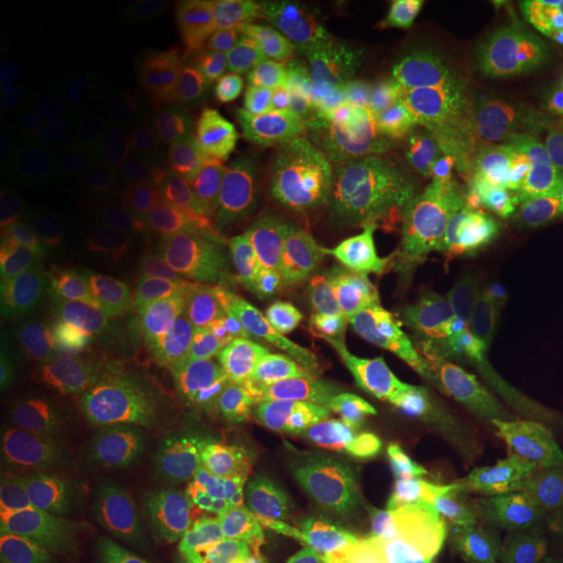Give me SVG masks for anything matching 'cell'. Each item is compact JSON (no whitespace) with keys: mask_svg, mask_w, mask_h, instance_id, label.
<instances>
[{"mask_svg":"<svg viewBox=\"0 0 563 563\" xmlns=\"http://www.w3.org/2000/svg\"><path fill=\"white\" fill-rule=\"evenodd\" d=\"M456 165L460 150L441 121L376 123L350 139L342 159L344 199L389 272L439 256Z\"/></svg>","mask_w":563,"mask_h":563,"instance_id":"cell-1","label":"cell"},{"mask_svg":"<svg viewBox=\"0 0 563 563\" xmlns=\"http://www.w3.org/2000/svg\"><path fill=\"white\" fill-rule=\"evenodd\" d=\"M13 415L19 431L47 456L108 462L144 439V384L131 373L60 355Z\"/></svg>","mask_w":563,"mask_h":563,"instance_id":"cell-2","label":"cell"},{"mask_svg":"<svg viewBox=\"0 0 563 563\" xmlns=\"http://www.w3.org/2000/svg\"><path fill=\"white\" fill-rule=\"evenodd\" d=\"M439 51L467 131L501 129L511 108L543 76L534 3L464 0L443 9Z\"/></svg>","mask_w":563,"mask_h":563,"instance_id":"cell-3","label":"cell"},{"mask_svg":"<svg viewBox=\"0 0 563 563\" xmlns=\"http://www.w3.org/2000/svg\"><path fill=\"white\" fill-rule=\"evenodd\" d=\"M483 347L517 397L563 405V295L543 274H506L488 308Z\"/></svg>","mask_w":563,"mask_h":563,"instance_id":"cell-4","label":"cell"},{"mask_svg":"<svg viewBox=\"0 0 563 563\" xmlns=\"http://www.w3.org/2000/svg\"><path fill=\"white\" fill-rule=\"evenodd\" d=\"M376 308L399 352L426 363L483 342L488 327L483 298L467 274L435 258L391 269Z\"/></svg>","mask_w":563,"mask_h":563,"instance_id":"cell-5","label":"cell"},{"mask_svg":"<svg viewBox=\"0 0 563 563\" xmlns=\"http://www.w3.org/2000/svg\"><path fill=\"white\" fill-rule=\"evenodd\" d=\"M245 196L238 183L199 178L146 201L131 214V241L188 277L220 262L241 235Z\"/></svg>","mask_w":563,"mask_h":563,"instance_id":"cell-6","label":"cell"},{"mask_svg":"<svg viewBox=\"0 0 563 563\" xmlns=\"http://www.w3.org/2000/svg\"><path fill=\"white\" fill-rule=\"evenodd\" d=\"M251 287L269 311L319 321L355 292L363 262L342 238L316 230H282L253 253Z\"/></svg>","mask_w":563,"mask_h":563,"instance_id":"cell-7","label":"cell"},{"mask_svg":"<svg viewBox=\"0 0 563 563\" xmlns=\"http://www.w3.org/2000/svg\"><path fill=\"white\" fill-rule=\"evenodd\" d=\"M561 435V407L517 397L496 433L473 454L493 501L532 545Z\"/></svg>","mask_w":563,"mask_h":563,"instance_id":"cell-8","label":"cell"},{"mask_svg":"<svg viewBox=\"0 0 563 563\" xmlns=\"http://www.w3.org/2000/svg\"><path fill=\"white\" fill-rule=\"evenodd\" d=\"M514 394L485 355L483 342L443 352L426 363L415 389L420 422L477 454L511 410Z\"/></svg>","mask_w":563,"mask_h":563,"instance_id":"cell-9","label":"cell"},{"mask_svg":"<svg viewBox=\"0 0 563 563\" xmlns=\"http://www.w3.org/2000/svg\"><path fill=\"white\" fill-rule=\"evenodd\" d=\"M327 382V334L319 323L295 313H266L241 384L251 402L295 426Z\"/></svg>","mask_w":563,"mask_h":563,"instance_id":"cell-10","label":"cell"},{"mask_svg":"<svg viewBox=\"0 0 563 563\" xmlns=\"http://www.w3.org/2000/svg\"><path fill=\"white\" fill-rule=\"evenodd\" d=\"M399 410L389 399L327 386L292 426L295 443L319 460H376L397 470L422 431Z\"/></svg>","mask_w":563,"mask_h":563,"instance_id":"cell-11","label":"cell"},{"mask_svg":"<svg viewBox=\"0 0 563 563\" xmlns=\"http://www.w3.org/2000/svg\"><path fill=\"white\" fill-rule=\"evenodd\" d=\"M527 209L481 157H460L441 217L439 256L452 264L490 266L511 253Z\"/></svg>","mask_w":563,"mask_h":563,"instance_id":"cell-12","label":"cell"},{"mask_svg":"<svg viewBox=\"0 0 563 563\" xmlns=\"http://www.w3.org/2000/svg\"><path fill=\"white\" fill-rule=\"evenodd\" d=\"M407 496L397 470L376 460H319L295 483L300 514L352 545Z\"/></svg>","mask_w":563,"mask_h":563,"instance_id":"cell-13","label":"cell"},{"mask_svg":"<svg viewBox=\"0 0 563 563\" xmlns=\"http://www.w3.org/2000/svg\"><path fill=\"white\" fill-rule=\"evenodd\" d=\"M269 306L251 285H211L196 292L183 334V357L230 386H241Z\"/></svg>","mask_w":563,"mask_h":563,"instance_id":"cell-14","label":"cell"},{"mask_svg":"<svg viewBox=\"0 0 563 563\" xmlns=\"http://www.w3.org/2000/svg\"><path fill=\"white\" fill-rule=\"evenodd\" d=\"M194 298L196 290H186L104 308L100 323L76 357L118 373L152 368L170 355L175 344H183Z\"/></svg>","mask_w":563,"mask_h":563,"instance_id":"cell-15","label":"cell"},{"mask_svg":"<svg viewBox=\"0 0 563 563\" xmlns=\"http://www.w3.org/2000/svg\"><path fill=\"white\" fill-rule=\"evenodd\" d=\"M63 264L89 287L104 308L194 290L196 279L141 249L136 241L79 235L68 241Z\"/></svg>","mask_w":563,"mask_h":563,"instance_id":"cell-16","label":"cell"},{"mask_svg":"<svg viewBox=\"0 0 563 563\" xmlns=\"http://www.w3.org/2000/svg\"><path fill=\"white\" fill-rule=\"evenodd\" d=\"M295 428L256 402H235L199 441L203 470L232 485L266 483L285 467Z\"/></svg>","mask_w":563,"mask_h":563,"instance_id":"cell-17","label":"cell"},{"mask_svg":"<svg viewBox=\"0 0 563 563\" xmlns=\"http://www.w3.org/2000/svg\"><path fill=\"white\" fill-rule=\"evenodd\" d=\"M235 402V386L186 357H175L152 371L144 384V439L201 441Z\"/></svg>","mask_w":563,"mask_h":563,"instance_id":"cell-18","label":"cell"},{"mask_svg":"<svg viewBox=\"0 0 563 563\" xmlns=\"http://www.w3.org/2000/svg\"><path fill=\"white\" fill-rule=\"evenodd\" d=\"M327 386L382 397L397 405L405 399V386H399L405 355L394 342L376 302L350 306L336 313L327 332Z\"/></svg>","mask_w":563,"mask_h":563,"instance_id":"cell-19","label":"cell"},{"mask_svg":"<svg viewBox=\"0 0 563 563\" xmlns=\"http://www.w3.org/2000/svg\"><path fill=\"white\" fill-rule=\"evenodd\" d=\"M361 551L371 563H490L473 540L410 496L365 534Z\"/></svg>","mask_w":563,"mask_h":563,"instance_id":"cell-20","label":"cell"},{"mask_svg":"<svg viewBox=\"0 0 563 563\" xmlns=\"http://www.w3.org/2000/svg\"><path fill=\"white\" fill-rule=\"evenodd\" d=\"M420 5L410 0H357L323 11L306 34V51L323 60H347L389 45L410 30Z\"/></svg>","mask_w":563,"mask_h":563,"instance_id":"cell-21","label":"cell"},{"mask_svg":"<svg viewBox=\"0 0 563 563\" xmlns=\"http://www.w3.org/2000/svg\"><path fill=\"white\" fill-rule=\"evenodd\" d=\"M525 209L545 201L563 180V133L527 125L490 131L481 157Z\"/></svg>","mask_w":563,"mask_h":563,"instance_id":"cell-22","label":"cell"},{"mask_svg":"<svg viewBox=\"0 0 563 563\" xmlns=\"http://www.w3.org/2000/svg\"><path fill=\"white\" fill-rule=\"evenodd\" d=\"M245 548L256 563H371L361 545L336 538L306 514L285 509L253 519Z\"/></svg>","mask_w":563,"mask_h":563,"instance_id":"cell-23","label":"cell"},{"mask_svg":"<svg viewBox=\"0 0 563 563\" xmlns=\"http://www.w3.org/2000/svg\"><path fill=\"white\" fill-rule=\"evenodd\" d=\"M58 511L45 485L21 475H3L0 485V563H30L51 551Z\"/></svg>","mask_w":563,"mask_h":563,"instance_id":"cell-24","label":"cell"},{"mask_svg":"<svg viewBox=\"0 0 563 563\" xmlns=\"http://www.w3.org/2000/svg\"><path fill=\"white\" fill-rule=\"evenodd\" d=\"M37 308L42 327L53 334L60 352L68 357L79 355L104 313L102 302L66 264L45 279Z\"/></svg>","mask_w":563,"mask_h":563,"instance_id":"cell-25","label":"cell"},{"mask_svg":"<svg viewBox=\"0 0 563 563\" xmlns=\"http://www.w3.org/2000/svg\"><path fill=\"white\" fill-rule=\"evenodd\" d=\"M63 245L58 217L34 207H3V274L24 279L51 264Z\"/></svg>","mask_w":563,"mask_h":563,"instance_id":"cell-26","label":"cell"},{"mask_svg":"<svg viewBox=\"0 0 563 563\" xmlns=\"http://www.w3.org/2000/svg\"><path fill=\"white\" fill-rule=\"evenodd\" d=\"M45 371L40 344L32 329L21 321H5L0 336V397L5 410H16Z\"/></svg>","mask_w":563,"mask_h":563,"instance_id":"cell-27","label":"cell"},{"mask_svg":"<svg viewBox=\"0 0 563 563\" xmlns=\"http://www.w3.org/2000/svg\"><path fill=\"white\" fill-rule=\"evenodd\" d=\"M63 183V167L47 154H19L3 162L0 170V201L3 207H34L51 203Z\"/></svg>","mask_w":563,"mask_h":563,"instance_id":"cell-28","label":"cell"},{"mask_svg":"<svg viewBox=\"0 0 563 563\" xmlns=\"http://www.w3.org/2000/svg\"><path fill=\"white\" fill-rule=\"evenodd\" d=\"M76 563H162L159 548L133 532H95L81 540Z\"/></svg>","mask_w":563,"mask_h":563,"instance_id":"cell-29","label":"cell"},{"mask_svg":"<svg viewBox=\"0 0 563 563\" xmlns=\"http://www.w3.org/2000/svg\"><path fill=\"white\" fill-rule=\"evenodd\" d=\"M534 555H538V563H563V435L545 488L543 509H540Z\"/></svg>","mask_w":563,"mask_h":563,"instance_id":"cell-30","label":"cell"},{"mask_svg":"<svg viewBox=\"0 0 563 563\" xmlns=\"http://www.w3.org/2000/svg\"><path fill=\"white\" fill-rule=\"evenodd\" d=\"M517 123L563 133V74H543L527 89L517 108Z\"/></svg>","mask_w":563,"mask_h":563,"instance_id":"cell-31","label":"cell"},{"mask_svg":"<svg viewBox=\"0 0 563 563\" xmlns=\"http://www.w3.org/2000/svg\"><path fill=\"white\" fill-rule=\"evenodd\" d=\"M534 37L543 74H563V0L534 3Z\"/></svg>","mask_w":563,"mask_h":563,"instance_id":"cell-32","label":"cell"},{"mask_svg":"<svg viewBox=\"0 0 563 563\" xmlns=\"http://www.w3.org/2000/svg\"><path fill=\"white\" fill-rule=\"evenodd\" d=\"M534 238L548 256L563 258V188L548 196L534 220Z\"/></svg>","mask_w":563,"mask_h":563,"instance_id":"cell-33","label":"cell"},{"mask_svg":"<svg viewBox=\"0 0 563 563\" xmlns=\"http://www.w3.org/2000/svg\"><path fill=\"white\" fill-rule=\"evenodd\" d=\"M30 563H70V561L66 559V555H60V553H55V551H47V553L37 555V559L30 561Z\"/></svg>","mask_w":563,"mask_h":563,"instance_id":"cell-34","label":"cell"},{"mask_svg":"<svg viewBox=\"0 0 563 563\" xmlns=\"http://www.w3.org/2000/svg\"><path fill=\"white\" fill-rule=\"evenodd\" d=\"M251 563H256V561H251Z\"/></svg>","mask_w":563,"mask_h":563,"instance_id":"cell-35","label":"cell"}]
</instances>
